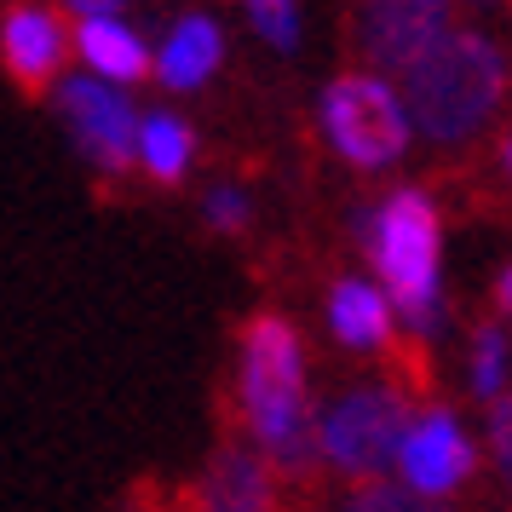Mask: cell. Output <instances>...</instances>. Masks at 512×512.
<instances>
[{"label": "cell", "instance_id": "22", "mask_svg": "<svg viewBox=\"0 0 512 512\" xmlns=\"http://www.w3.org/2000/svg\"><path fill=\"white\" fill-rule=\"evenodd\" d=\"M501 156H507V173H512V139H507V150H501Z\"/></svg>", "mask_w": 512, "mask_h": 512}, {"label": "cell", "instance_id": "8", "mask_svg": "<svg viewBox=\"0 0 512 512\" xmlns=\"http://www.w3.org/2000/svg\"><path fill=\"white\" fill-rule=\"evenodd\" d=\"M472 443H466L461 420L449 415V409H426V415H415V426H409V438H403V449H397V472H403V489H415V495H426V501H443L449 489L466 484V472H472Z\"/></svg>", "mask_w": 512, "mask_h": 512}, {"label": "cell", "instance_id": "12", "mask_svg": "<svg viewBox=\"0 0 512 512\" xmlns=\"http://www.w3.org/2000/svg\"><path fill=\"white\" fill-rule=\"evenodd\" d=\"M75 52H81L87 70H93L98 81H110V87L150 75V52H144V41L121 24V18H93V24H81L75 29Z\"/></svg>", "mask_w": 512, "mask_h": 512}, {"label": "cell", "instance_id": "15", "mask_svg": "<svg viewBox=\"0 0 512 512\" xmlns=\"http://www.w3.org/2000/svg\"><path fill=\"white\" fill-rule=\"evenodd\" d=\"M501 386H507V334L489 323V328H478V340H472V392L495 403Z\"/></svg>", "mask_w": 512, "mask_h": 512}, {"label": "cell", "instance_id": "4", "mask_svg": "<svg viewBox=\"0 0 512 512\" xmlns=\"http://www.w3.org/2000/svg\"><path fill=\"white\" fill-rule=\"evenodd\" d=\"M415 426L409 392L397 386H357V392L334 397L317 420V455L334 472H346L357 484H380V472L397 461V449Z\"/></svg>", "mask_w": 512, "mask_h": 512}, {"label": "cell", "instance_id": "17", "mask_svg": "<svg viewBox=\"0 0 512 512\" xmlns=\"http://www.w3.org/2000/svg\"><path fill=\"white\" fill-rule=\"evenodd\" d=\"M254 29L271 41V47H294L300 41V18H294V0H242Z\"/></svg>", "mask_w": 512, "mask_h": 512}, {"label": "cell", "instance_id": "13", "mask_svg": "<svg viewBox=\"0 0 512 512\" xmlns=\"http://www.w3.org/2000/svg\"><path fill=\"white\" fill-rule=\"evenodd\" d=\"M328 323H334V340L374 351L392 340V300L380 288H369V282H340L334 300H328Z\"/></svg>", "mask_w": 512, "mask_h": 512}, {"label": "cell", "instance_id": "7", "mask_svg": "<svg viewBox=\"0 0 512 512\" xmlns=\"http://www.w3.org/2000/svg\"><path fill=\"white\" fill-rule=\"evenodd\" d=\"M455 0H363L357 6V47L374 70H409L449 35Z\"/></svg>", "mask_w": 512, "mask_h": 512}, {"label": "cell", "instance_id": "21", "mask_svg": "<svg viewBox=\"0 0 512 512\" xmlns=\"http://www.w3.org/2000/svg\"><path fill=\"white\" fill-rule=\"evenodd\" d=\"M495 305H501V317H512V265L495 277Z\"/></svg>", "mask_w": 512, "mask_h": 512}, {"label": "cell", "instance_id": "5", "mask_svg": "<svg viewBox=\"0 0 512 512\" xmlns=\"http://www.w3.org/2000/svg\"><path fill=\"white\" fill-rule=\"evenodd\" d=\"M323 133L351 167H392L409 150V110L386 75H340L323 87Z\"/></svg>", "mask_w": 512, "mask_h": 512}, {"label": "cell", "instance_id": "11", "mask_svg": "<svg viewBox=\"0 0 512 512\" xmlns=\"http://www.w3.org/2000/svg\"><path fill=\"white\" fill-rule=\"evenodd\" d=\"M219 58H225L219 24L202 18V12H190V18H179V24L167 29L162 52H156V75H162V87H173V93H190V87H202L219 70Z\"/></svg>", "mask_w": 512, "mask_h": 512}, {"label": "cell", "instance_id": "3", "mask_svg": "<svg viewBox=\"0 0 512 512\" xmlns=\"http://www.w3.org/2000/svg\"><path fill=\"white\" fill-rule=\"evenodd\" d=\"M369 259L403 323L415 334H438V208L420 190H397L369 219Z\"/></svg>", "mask_w": 512, "mask_h": 512}, {"label": "cell", "instance_id": "1", "mask_svg": "<svg viewBox=\"0 0 512 512\" xmlns=\"http://www.w3.org/2000/svg\"><path fill=\"white\" fill-rule=\"evenodd\" d=\"M242 409H248V432L277 466L305 472L317 461V420L305 397L300 334L271 311H259L242 328Z\"/></svg>", "mask_w": 512, "mask_h": 512}, {"label": "cell", "instance_id": "9", "mask_svg": "<svg viewBox=\"0 0 512 512\" xmlns=\"http://www.w3.org/2000/svg\"><path fill=\"white\" fill-rule=\"evenodd\" d=\"M0 64L29 98H41L64 64V24L47 6H12L0 24Z\"/></svg>", "mask_w": 512, "mask_h": 512}, {"label": "cell", "instance_id": "6", "mask_svg": "<svg viewBox=\"0 0 512 512\" xmlns=\"http://www.w3.org/2000/svg\"><path fill=\"white\" fill-rule=\"evenodd\" d=\"M58 110L70 121L81 156L104 173H121L127 162H139V110L98 75H70L58 87Z\"/></svg>", "mask_w": 512, "mask_h": 512}, {"label": "cell", "instance_id": "16", "mask_svg": "<svg viewBox=\"0 0 512 512\" xmlns=\"http://www.w3.org/2000/svg\"><path fill=\"white\" fill-rule=\"evenodd\" d=\"M340 512H443V507L426 501V495H415V489H403V484H357V495Z\"/></svg>", "mask_w": 512, "mask_h": 512}, {"label": "cell", "instance_id": "14", "mask_svg": "<svg viewBox=\"0 0 512 512\" xmlns=\"http://www.w3.org/2000/svg\"><path fill=\"white\" fill-rule=\"evenodd\" d=\"M139 162L150 179H162V185H173V179H185L190 167V127L179 116H144L139 127Z\"/></svg>", "mask_w": 512, "mask_h": 512}, {"label": "cell", "instance_id": "2", "mask_svg": "<svg viewBox=\"0 0 512 512\" xmlns=\"http://www.w3.org/2000/svg\"><path fill=\"white\" fill-rule=\"evenodd\" d=\"M397 93L415 133H426L432 144H461L495 116V104L507 93V58L484 35L449 29L420 64L403 70Z\"/></svg>", "mask_w": 512, "mask_h": 512}, {"label": "cell", "instance_id": "20", "mask_svg": "<svg viewBox=\"0 0 512 512\" xmlns=\"http://www.w3.org/2000/svg\"><path fill=\"white\" fill-rule=\"evenodd\" d=\"M75 12H81V24H93V18H116L121 0H70Z\"/></svg>", "mask_w": 512, "mask_h": 512}, {"label": "cell", "instance_id": "18", "mask_svg": "<svg viewBox=\"0 0 512 512\" xmlns=\"http://www.w3.org/2000/svg\"><path fill=\"white\" fill-rule=\"evenodd\" d=\"M489 449H495V466L512 489V392H501L489 403Z\"/></svg>", "mask_w": 512, "mask_h": 512}, {"label": "cell", "instance_id": "10", "mask_svg": "<svg viewBox=\"0 0 512 512\" xmlns=\"http://www.w3.org/2000/svg\"><path fill=\"white\" fill-rule=\"evenodd\" d=\"M196 512H277V484L271 466L248 449H219L202 472Z\"/></svg>", "mask_w": 512, "mask_h": 512}, {"label": "cell", "instance_id": "19", "mask_svg": "<svg viewBox=\"0 0 512 512\" xmlns=\"http://www.w3.org/2000/svg\"><path fill=\"white\" fill-rule=\"evenodd\" d=\"M208 225L213 231H248V196H242V190H213Z\"/></svg>", "mask_w": 512, "mask_h": 512}]
</instances>
